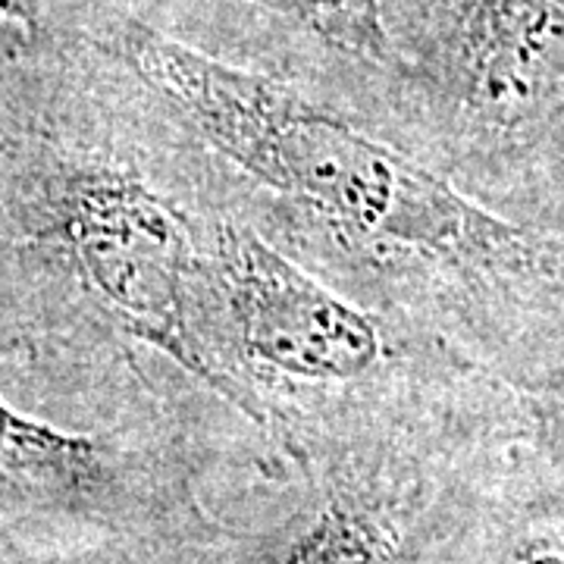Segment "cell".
Wrapping results in <instances>:
<instances>
[{"mask_svg":"<svg viewBox=\"0 0 564 564\" xmlns=\"http://www.w3.org/2000/svg\"><path fill=\"white\" fill-rule=\"evenodd\" d=\"M518 408H521L518 445L549 477L564 484V386L518 392Z\"/></svg>","mask_w":564,"mask_h":564,"instance_id":"obj_10","label":"cell"},{"mask_svg":"<svg viewBox=\"0 0 564 564\" xmlns=\"http://www.w3.org/2000/svg\"><path fill=\"white\" fill-rule=\"evenodd\" d=\"M220 163L98 41H0V367L95 430L248 433L220 351Z\"/></svg>","mask_w":564,"mask_h":564,"instance_id":"obj_1","label":"cell"},{"mask_svg":"<svg viewBox=\"0 0 564 564\" xmlns=\"http://www.w3.org/2000/svg\"><path fill=\"white\" fill-rule=\"evenodd\" d=\"M518 436V389L448 361L280 421L276 464L229 477L204 530L126 564H440L474 486Z\"/></svg>","mask_w":564,"mask_h":564,"instance_id":"obj_3","label":"cell"},{"mask_svg":"<svg viewBox=\"0 0 564 564\" xmlns=\"http://www.w3.org/2000/svg\"><path fill=\"white\" fill-rule=\"evenodd\" d=\"M210 433L66 430L0 392V545L41 564H110L180 543L232 470Z\"/></svg>","mask_w":564,"mask_h":564,"instance_id":"obj_5","label":"cell"},{"mask_svg":"<svg viewBox=\"0 0 564 564\" xmlns=\"http://www.w3.org/2000/svg\"><path fill=\"white\" fill-rule=\"evenodd\" d=\"M85 20L132 22L210 61L295 85L395 141L399 85L380 0H47V22Z\"/></svg>","mask_w":564,"mask_h":564,"instance_id":"obj_7","label":"cell"},{"mask_svg":"<svg viewBox=\"0 0 564 564\" xmlns=\"http://www.w3.org/2000/svg\"><path fill=\"white\" fill-rule=\"evenodd\" d=\"M148 82L220 163L251 229L518 392L564 386V239L470 198L383 132L141 25H66Z\"/></svg>","mask_w":564,"mask_h":564,"instance_id":"obj_2","label":"cell"},{"mask_svg":"<svg viewBox=\"0 0 564 564\" xmlns=\"http://www.w3.org/2000/svg\"><path fill=\"white\" fill-rule=\"evenodd\" d=\"M486 207L564 239V113L540 148L492 192Z\"/></svg>","mask_w":564,"mask_h":564,"instance_id":"obj_9","label":"cell"},{"mask_svg":"<svg viewBox=\"0 0 564 564\" xmlns=\"http://www.w3.org/2000/svg\"><path fill=\"white\" fill-rule=\"evenodd\" d=\"M47 22V0H0V25L35 35Z\"/></svg>","mask_w":564,"mask_h":564,"instance_id":"obj_11","label":"cell"},{"mask_svg":"<svg viewBox=\"0 0 564 564\" xmlns=\"http://www.w3.org/2000/svg\"><path fill=\"white\" fill-rule=\"evenodd\" d=\"M217 326L248 421L267 440L299 411L386 392L462 358L345 299L239 210L223 223L217 248Z\"/></svg>","mask_w":564,"mask_h":564,"instance_id":"obj_6","label":"cell"},{"mask_svg":"<svg viewBox=\"0 0 564 564\" xmlns=\"http://www.w3.org/2000/svg\"><path fill=\"white\" fill-rule=\"evenodd\" d=\"M395 141L489 202L564 113V0H380Z\"/></svg>","mask_w":564,"mask_h":564,"instance_id":"obj_4","label":"cell"},{"mask_svg":"<svg viewBox=\"0 0 564 564\" xmlns=\"http://www.w3.org/2000/svg\"><path fill=\"white\" fill-rule=\"evenodd\" d=\"M440 564H564V484L511 445L474 486Z\"/></svg>","mask_w":564,"mask_h":564,"instance_id":"obj_8","label":"cell"},{"mask_svg":"<svg viewBox=\"0 0 564 564\" xmlns=\"http://www.w3.org/2000/svg\"><path fill=\"white\" fill-rule=\"evenodd\" d=\"M0 564H41V562H32V558H25V555H20V552H13V549L0 545Z\"/></svg>","mask_w":564,"mask_h":564,"instance_id":"obj_12","label":"cell"}]
</instances>
